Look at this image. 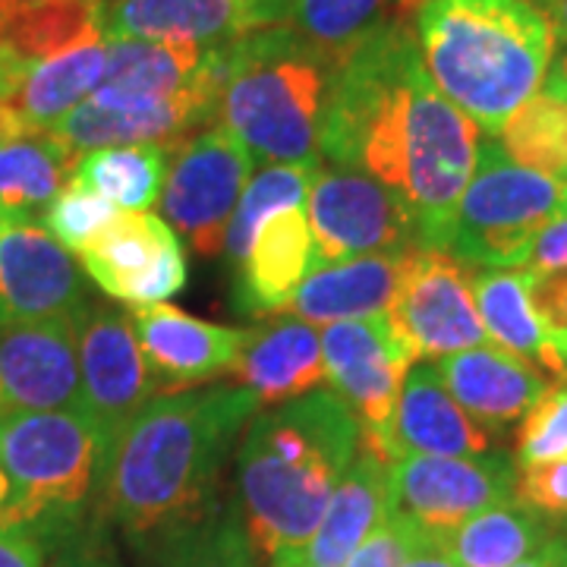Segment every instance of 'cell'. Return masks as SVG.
I'll use <instances>...</instances> for the list:
<instances>
[{"label": "cell", "instance_id": "6da1fadb", "mask_svg": "<svg viewBox=\"0 0 567 567\" xmlns=\"http://www.w3.org/2000/svg\"><path fill=\"white\" fill-rule=\"evenodd\" d=\"M480 140V126L429 76L413 22H394L338 63L319 152L385 183L416 221L420 244L447 249Z\"/></svg>", "mask_w": 567, "mask_h": 567}, {"label": "cell", "instance_id": "7a4b0ae2", "mask_svg": "<svg viewBox=\"0 0 567 567\" xmlns=\"http://www.w3.org/2000/svg\"><path fill=\"white\" fill-rule=\"evenodd\" d=\"M259 401L244 385L158 394L99 466V517L126 539L167 546L208 517L215 480Z\"/></svg>", "mask_w": 567, "mask_h": 567}, {"label": "cell", "instance_id": "3957f363", "mask_svg": "<svg viewBox=\"0 0 567 567\" xmlns=\"http://www.w3.org/2000/svg\"><path fill=\"white\" fill-rule=\"evenodd\" d=\"M360 451L353 410L328 388L259 413L237 461L240 517L256 551L306 548Z\"/></svg>", "mask_w": 567, "mask_h": 567}, {"label": "cell", "instance_id": "277c9868", "mask_svg": "<svg viewBox=\"0 0 567 567\" xmlns=\"http://www.w3.org/2000/svg\"><path fill=\"white\" fill-rule=\"evenodd\" d=\"M413 32L429 76L486 136L543 92L558 44L536 0H423Z\"/></svg>", "mask_w": 567, "mask_h": 567}, {"label": "cell", "instance_id": "5b68a950", "mask_svg": "<svg viewBox=\"0 0 567 567\" xmlns=\"http://www.w3.org/2000/svg\"><path fill=\"white\" fill-rule=\"evenodd\" d=\"M338 58L287 25L230 41L215 123L265 164L319 167V133Z\"/></svg>", "mask_w": 567, "mask_h": 567}, {"label": "cell", "instance_id": "8992f818", "mask_svg": "<svg viewBox=\"0 0 567 567\" xmlns=\"http://www.w3.org/2000/svg\"><path fill=\"white\" fill-rule=\"evenodd\" d=\"M567 215V181L517 164L498 136H483L447 252L480 268H527L539 230Z\"/></svg>", "mask_w": 567, "mask_h": 567}, {"label": "cell", "instance_id": "52a82bcc", "mask_svg": "<svg viewBox=\"0 0 567 567\" xmlns=\"http://www.w3.org/2000/svg\"><path fill=\"white\" fill-rule=\"evenodd\" d=\"M10 502L0 527H41L85 514L95 492L99 442L80 410L17 413L0 423Z\"/></svg>", "mask_w": 567, "mask_h": 567}, {"label": "cell", "instance_id": "ba28073f", "mask_svg": "<svg viewBox=\"0 0 567 567\" xmlns=\"http://www.w3.org/2000/svg\"><path fill=\"white\" fill-rule=\"evenodd\" d=\"M324 379L360 423V445L385 464H398L394 454V416L413 357L388 328L385 312L324 324L322 331Z\"/></svg>", "mask_w": 567, "mask_h": 567}, {"label": "cell", "instance_id": "9c48e42d", "mask_svg": "<svg viewBox=\"0 0 567 567\" xmlns=\"http://www.w3.org/2000/svg\"><path fill=\"white\" fill-rule=\"evenodd\" d=\"M252 171L256 158L227 130L208 126L193 133L167 152V174L158 196L164 218L199 256H218Z\"/></svg>", "mask_w": 567, "mask_h": 567}, {"label": "cell", "instance_id": "30bf717a", "mask_svg": "<svg viewBox=\"0 0 567 567\" xmlns=\"http://www.w3.org/2000/svg\"><path fill=\"white\" fill-rule=\"evenodd\" d=\"M306 218L312 230L316 265L423 246L401 196L363 171L341 164H319L312 171Z\"/></svg>", "mask_w": 567, "mask_h": 567}, {"label": "cell", "instance_id": "8fae6325", "mask_svg": "<svg viewBox=\"0 0 567 567\" xmlns=\"http://www.w3.org/2000/svg\"><path fill=\"white\" fill-rule=\"evenodd\" d=\"M385 319L413 363L445 360L451 353L488 344L473 300V271L447 249L416 246L410 252Z\"/></svg>", "mask_w": 567, "mask_h": 567}, {"label": "cell", "instance_id": "7c38bea8", "mask_svg": "<svg viewBox=\"0 0 567 567\" xmlns=\"http://www.w3.org/2000/svg\"><path fill=\"white\" fill-rule=\"evenodd\" d=\"M80 379L102 466L130 420L152 398H158L133 319L126 312H117L114 306H92L85 312L80 322Z\"/></svg>", "mask_w": 567, "mask_h": 567}, {"label": "cell", "instance_id": "4fadbf2b", "mask_svg": "<svg viewBox=\"0 0 567 567\" xmlns=\"http://www.w3.org/2000/svg\"><path fill=\"white\" fill-rule=\"evenodd\" d=\"M394 507L429 533L461 527L473 514L514 498L517 464L507 454L404 457L391 466Z\"/></svg>", "mask_w": 567, "mask_h": 567}, {"label": "cell", "instance_id": "5bb4252c", "mask_svg": "<svg viewBox=\"0 0 567 567\" xmlns=\"http://www.w3.org/2000/svg\"><path fill=\"white\" fill-rule=\"evenodd\" d=\"M82 271L130 309L167 303L186 284V256L171 224L152 212H121L80 252Z\"/></svg>", "mask_w": 567, "mask_h": 567}, {"label": "cell", "instance_id": "9a60e30c", "mask_svg": "<svg viewBox=\"0 0 567 567\" xmlns=\"http://www.w3.org/2000/svg\"><path fill=\"white\" fill-rule=\"evenodd\" d=\"M80 410V322H0V420Z\"/></svg>", "mask_w": 567, "mask_h": 567}, {"label": "cell", "instance_id": "2e32d148", "mask_svg": "<svg viewBox=\"0 0 567 567\" xmlns=\"http://www.w3.org/2000/svg\"><path fill=\"white\" fill-rule=\"evenodd\" d=\"M205 123H215V99L208 95L148 99L99 85L51 130V136L73 155H85L117 145H177Z\"/></svg>", "mask_w": 567, "mask_h": 567}, {"label": "cell", "instance_id": "e0dca14e", "mask_svg": "<svg viewBox=\"0 0 567 567\" xmlns=\"http://www.w3.org/2000/svg\"><path fill=\"white\" fill-rule=\"evenodd\" d=\"M92 309L85 271L48 230H0V322H82Z\"/></svg>", "mask_w": 567, "mask_h": 567}, {"label": "cell", "instance_id": "ac0fdd59", "mask_svg": "<svg viewBox=\"0 0 567 567\" xmlns=\"http://www.w3.org/2000/svg\"><path fill=\"white\" fill-rule=\"evenodd\" d=\"M293 0H99L107 41H183L218 48L249 32L284 25Z\"/></svg>", "mask_w": 567, "mask_h": 567}, {"label": "cell", "instance_id": "d6986e66", "mask_svg": "<svg viewBox=\"0 0 567 567\" xmlns=\"http://www.w3.org/2000/svg\"><path fill=\"white\" fill-rule=\"evenodd\" d=\"M130 319L158 394L227 379L249 334V328L205 322L171 303L136 306L130 309Z\"/></svg>", "mask_w": 567, "mask_h": 567}, {"label": "cell", "instance_id": "ffe728a7", "mask_svg": "<svg viewBox=\"0 0 567 567\" xmlns=\"http://www.w3.org/2000/svg\"><path fill=\"white\" fill-rule=\"evenodd\" d=\"M451 398L464 406L466 416L486 429L492 439L505 435L514 423L527 416V410L548 388L543 369L511 357L498 347L483 344L473 350L451 353L435 363Z\"/></svg>", "mask_w": 567, "mask_h": 567}, {"label": "cell", "instance_id": "44dd1931", "mask_svg": "<svg viewBox=\"0 0 567 567\" xmlns=\"http://www.w3.org/2000/svg\"><path fill=\"white\" fill-rule=\"evenodd\" d=\"M224 51L183 44V41H107V66L102 85L148 95V99H174V95H208L218 102L224 82Z\"/></svg>", "mask_w": 567, "mask_h": 567}, {"label": "cell", "instance_id": "7402d4cb", "mask_svg": "<svg viewBox=\"0 0 567 567\" xmlns=\"http://www.w3.org/2000/svg\"><path fill=\"white\" fill-rule=\"evenodd\" d=\"M227 379L256 394L259 406H281L322 385V334L303 319L287 316L256 324Z\"/></svg>", "mask_w": 567, "mask_h": 567}, {"label": "cell", "instance_id": "603a6c76", "mask_svg": "<svg viewBox=\"0 0 567 567\" xmlns=\"http://www.w3.org/2000/svg\"><path fill=\"white\" fill-rule=\"evenodd\" d=\"M316 265L306 205L284 208L259 227L246 259L234 268V309L244 316L281 312Z\"/></svg>", "mask_w": 567, "mask_h": 567}, {"label": "cell", "instance_id": "cb8c5ba5", "mask_svg": "<svg viewBox=\"0 0 567 567\" xmlns=\"http://www.w3.org/2000/svg\"><path fill=\"white\" fill-rule=\"evenodd\" d=\"M492 435L466 410L442 382L432 363H413L406 372L398 416H394V454L404 457H473L488 454Z\"/></svg>", "mask_w": 567, "mask_h": 567}, {"label": "cell", "instance_id": "d4e9b609", "mask_svg": "<svg viewBox=\"0 0 567 567\" xmlns=\"http://www.w3.org/2000/svg\"><path fill=\"white\" fill-rule=\"evenodd\" d=\"M413 249L316 265L287 309L309 324L353 322V319L379 316L394 300Z\"/></svg>", "mask_w": 567, "mask_h": 567}, {"label": "cell", "instance_id": "484cf974", "mask_svg": "<svg viewBox=\"0 0 567 567\" xmlns=\"http://www.w3.org/2000/svg\"><path fill=\"white\" fill-rule=\"evenodd\" d=\"M394 511V480L391 464L369 454L363 445L353 464L347 466L331 502L324 507L322 524L309 539V558L319 567H344V561L363 546L365 536Z\"/></svg>", "mask_w": 567, "mask_h": 567}, {"label": "cell", "instance_id": "4316f807", "mask_svg": "<svg viewBox=\"0 0 567 567\" xmlns=\"http://www.w3.org/2000/svg\"><path fill=\"white\" fill-rule=\"evenodd\" d=\"M107 39L92 35L48 61L22 70L7 107L20 121L22 133H51L58 123L82 104L104 80Z\"/></svg>", "mask_w": 567, "mask_h": 567}, {"label": "cell", "instance_id": "83f0119b", "mask_svg": "<svg viewBox=\"0 0 567 567\" xmlns=\"http://www.w3.org/2000/svg\"><path fill=\"white\" fill-rule=\"evenodd\" d=\"M102 35L99 0H0V61L17 70Z\"/></svg>", "mask_w": 567, "mask_h": 567}, {"label": "cell", "instance_id": "f1b7e54d", "mask_svg": "<svg viewBox=\"0 0 567 567\" xmlns=\"http://www.w3.org/2000/svg\"><path fill=\"white\" fill-rule=\"evenodd\" d=\"M529 278V268H480L473 271V300L492 344L543 369L548 379H561L567 375V363L548 347L533 316Z\"/></svg>", "mask_w": 567, "mask_h": 567}, {"label": "cell", "instance_id": "f546056e", "mask_svg": "<svg viewBox=\"0 0 567 567\" xmlns=\"http://www.w3.org/2000/svg\"><path fill=\"white\" fill-rule=\"evenodd\" d=\"M80 155L51 133H25L0 145V215L7 224H35L73 177Z\"/></svg>", "mask_w": 567, "mask_h": 567}, {"label": "cell", "instance_id": "4dcf8cb0", "mask_svg": "<svg viewBox=\"0 0 567 567\" xmlns=\"http://www.w3.org/2000/svg\"><path fill=\"white\" fill-rule=\"evenodd\" d=\"M457 567H514L551 539L548 524L514 498L473 514L461 527L432 533Z\"/></svg>", "mask_w": 567, "mask_h": 567}, {"label": "cell", "instance_id": "1f68e13d", "mask_svg": "<svg viewBox=\"0 0 567 567\" xmlns=\"http://www.w3.org/2000/svg\"><path fill=\"white\" fill-rule=\"evenodd\" d=\"M420 3L423 0H293L284 25L341 61L388 25L413 22Z\"/></svg>", "mask_w": 567, "mask_h": 567}, {"label": "cell", "instance_id": "d6a6232c", "mask_svg": "<svg viewBox=\"0 0 567 567\" xmlns=\"http://www.w3.org/2000/svg\"><path fill=\"white\" fill-rule=\"evenodd\" d=\"M171 145H117L80 155L70 183L123 212H148L158 203Z\"/></svg>", "mask_w": 567, "mask_h": 567}, {"label": "cell", "instance_id": "836d02e7", "mask_svg": "<svg viewBox=\"0 0 567 567\" xmlns=\"http://www.w3.org/2000/svg\"><path fill=\"white\" fill-rule=\"evenodd\" d=\"M312 171L316 167H309V164H268L259 174L249 177L244 196H240V203L230 215V224H227L224 256L230 262V271L244 262L259 227L271 215H278L284 208H293V205H306Z\"/></svg>", "mask_w": 567, "mask_h": 567}, {"label": "cell", "instance_id": "e575fe53", "mask_svg": "<svg viewBox=\"0 0 567 567\" xmlns=\"http://www.w3.org/2000/svg\"><path fill=\"white\" fill-rule=\"evenodd\" d=\"M505 152L524 167L567 181V102L539 92L498 133Z\"/></svg>", "mask_w": 567, "mask_h": 567}, {"label": "cell", "instance_id": "d590c367", "mask_svg": "<svg viewBox=\"0 0 567 567\" xmlns=\"http://www.w3.org/2000/svg\"><path fill=\"white\" fill-rule=\"evenodd\" d=\"M164 551L167 567H259L240 507H227L218 517L208 514L196 527L171 539Z\"/></svg>", "mask_w": 567, "mask_h": 567}, {"label": "cell", "instance_id": "8d00e7d4", "mask_svg": "<svg viewBox=\"0 0 567 567\" xmlns=\"http://www.w3.org/2000/svg\"><path fill=\"white\" fill-rule=\"evenodd\" d=\"M567 457V375L548 382L514 435V464H546Z\"/></svg>", "mask_w": 567, "mask_h": 567}, {"label": "cell", "instance_id": "74e56055", "mask_svg": "<svg viewBox=\"0 0 567 567\" xmlns=\"http://www.w3.org/2000/svg\"><path fill=\"white\" fill-rule=\"evenodd\" d=\"M44 539V567H123L114 543L107 536L104 517H63L54 524H41Z\"/></svg>", "mask_w": 567, "mask_h": 567}, {"label": "cell", "instance_id": "f35d334b", "mask_svg": "<svg viewBox=\"0 0 567 567\" xmlns=\"http://www.w3.org/2000/svg\"><path fill=\"white\" fill-rule=\"evenodd\" d=\"M123 208L114 203H107L102 196L82 189L76 183H66L58 199L51 203V208L44 212V230L66 249V252H76L80 256L85 246L92 244L104 227L117 221Z\"/></svg>", "mask_w": 567, "mask_h": 567}, {"label": "cell", "instance_id": "ab89813d", "mask_svg": "<svg viewBox=\"0 0 567 567\" xmlns=\"http://www.w3.org/2000/svg\"><path fill=\"white\" fill-rule=\"evenodd\" d=\"M514 502L539 514L543 520L567 524V457L517 466Z\"/></svg>", "mask_w": 567, "mask_h": 567}, {"label": "cell", "instance_id": "60d3db41", "mask_svg": "<svg viewBox=\"0 0 567 567\" xmlns=\"http://www.w3.org/2000/svg\"><path fill=\"white\" fill-rule=\"evenodd\" d=\"M529 306L548 347L567 363V271H529Z\"/></svg>", "mask_w": 567, "mask_h": 567}, {"label": "cell", "instance_id": "b9f144b4", "mask_svg": "<svg viewBox=\"0 0 567 567\" xmlns=\"http://www.w3.org/2000/svg\"><path fill=\"white\" fill-rule=\"evenodd\" d=\"M406 546H410V520L394 507L385 520L365 536L363 546L347 558L344 567H401Z\"/></svg>", "mask_w": 567, "mask_h": 567}, {"label": "cell", "instance_id": "7bdbcfd3", "mask_svg": "<svg viewBox=\"0 0 567 567\" xmlns=\"http://www.w3.org/2000/svg\"><path fill=\"white\" fill-rule=\"evenodd\" d=\"M0 567H44L39 527H0Z\"/></svg>", "mask_w": 567, "mask_h": 567}, {"label": "cell", "instance_id": "ee69618b", "mask_svg": "<svg viewBox=\"0 0 567 567\" xmlns=\"http://www.w3.org/2000/svg\"><path fill=\"white\" fill-rule=\"evenodd\" d=\"M529 271L548 275V271H567V215L546 224L529 249Z\"/></svg>", "mask_w": 567, "mask_h": 567}, {"label": "cell", "instance_id": "f6af8a7d", "mask_svg": "<svg viewBox=\"0 0 567 567\" xmlns=\"http://www.w3.org/2000/svg\"><path fill=\"white\" fill-rule=\"evenodd\" d=\"M410 520V517H406ZM401 567H457L454 561H447V555L439 548L435 536L429 529L416 527L410 520V546H406L404 565Z\"/></svg>", "mask_w": 567, "mask_h": 567}, {"label": "cell", "instance_id": "bcb514c9", "mask_svg": "<svg viewBox=\"0 0 567 567\" xmlns=\"http://www.w3.org/2000/svg\"><path fill=\"white\" fill-rule=\"evenodd\" d=\"M543 92H548V95H555V99L567 102V51L558 58V61H551V66H548V76H546V85H543Z\"/></svg>", "mask_w": 567, "mask_h": 567}, {"label": "cell", "instance_id": "7dc6e473", "mask_svg": "<svg viewBox=\"0 0 567 567\" xmlns=\"http://www.w3.org/2000/svg\"><path fill=\"white\" fill-rule=\"evenodd\" d=\"M546 10L548 22L555 29V39L567 41V0H536Z\"/></svg>", "mask_w": 567, "mask_h": 567}, {"label": "cell", "instance_id": "c3c4849f", "mask_svg": "<svg viewBox=\"0 0 567 567\" xmlns=\"http://www.w3.org/2000/svg\"><path fill=\"white\" fill-rule=\"evenodd\" d=\"M271 567H319L306 548H281L278 555H271Z\"/></svg>", "mask_w": 567, "mask_h": 567}, {"label": "cell", "instance_id": "681fc988", "mask_svg": "<svg viewBox=\"0 0 567 567\" xmlns=\"http://www.w3.org/2000/svg\"><path fill=\"white\" fill-rule=\"evenodd\" d=\"M17 136H25L20 121L13 117V111H10L7 104H0V145H3V142L17 140Z\"/></svg>", "mask_w": 567, "mask_h": 567}, {"label": "cell", "instance_id": "f907efd6", "mask_svg": "<svg viewBox=\"0 0 567 567\" xmlns=\"http://www.w3.org/2000/svg\"><path fill=\"white\" fill-rule=\"evenodd\" d=\"M551 567H567V536H551Z\"/></svg>", "mask_w": 567, "mask_h": 567}, {"label": "cell", "instance_id": "816d5d0a", "mask_svg": "<svg viewBox=\"0 0 567 567\" xmlns=\"http://www.w3.org/2000/svg\"><path fill=\"white\" fill-rule=\"evenodd\" d=\"M551 543V539H548ZM548 543L539 551H533L529 558H524V561H517L514 567H551V548H548Z\"/></svg>", "mask_w": 567, "mask_h": 567}, {"label": "cell", "instance_id": "f5cc1de1", "mask_svg": "<svg viewBox=\"0 0 567 567\" xmlns=\"http://www.w3.org/2000/svg\"><path fill=\"white\" fill-rule=\"evenodd\" d=\"M3 423V420H0ZM10 502V480H7V470H3V454H0V524H3V511Z\"/></svg>", "mask_w": 567, "mask_h": 567}, {"label": "cell", "instance_id": "db71d44e", "mask_svg": "<svg viewBox=\"0 0 567 567\" xmlns=\"http://www.w3.org/2000/svg\"><path fill=\"white\" fill-rule=\"evenodd\" d=\"M3 227H7V221H3V215H0V230H3Z\"/></svg>", "mask_w": 567, "mask_h": 567}]
</instances>
